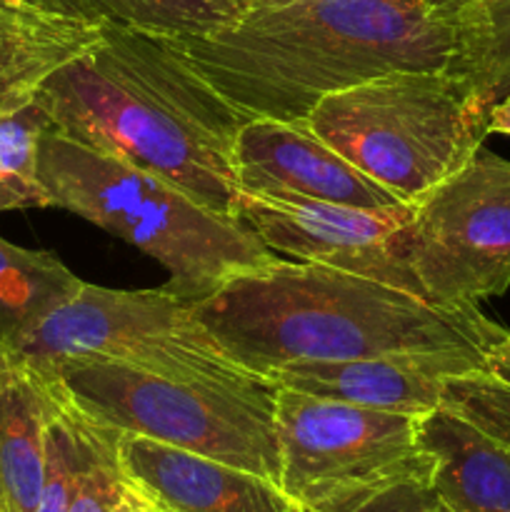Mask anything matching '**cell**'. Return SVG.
I'll return each instance as SVG.
<instances>
[{
    "mask_svg": "<svg viewBox=\"0 0 510 512\" xmlns=\"http://www.w3.org/2000/svg\"><path fill=\"white\" fill-rule=\"evenodd\" d=\"M35 100L75 143L233 215L235 140L250 118L190 68L175 38L103 25L88 50L38 85Z\"/></svg>",
    "mask_w": 510,
    "mask_h": 512,
    "instance_id": "1",
    "label": "cell"
},
{
    "mask_svg": "<svg viewBox=\"0 0 510 512\" xmlns=\"http://www.w3.org/2000/svg\"><path fill=\"white\" fill-rule=\"evenodd\" d=\"M175 43L243 115L303 123L325 95L363 80L453 68L458 25L435 0H290Z\"/></svg>",
    "mask_w": 510,
    "mask_h": 512,
    "instance_id": "2",
    "label": "cell"
},
{
    "mask_svg": "<svg viewBox=\"0 0 510 512\" xmlns=\"http://www.w3.org/2000/svg\"><path fill=\"white\" fill-rule=\"evenodd\" d=\"M190 308L240 368L263 378L298 360L485 355L508 333L475 305L443 308L378 280L280 258Z\"/></svg>",
    "mask_w": 510,
    "mask_h": 512,
    "instance_id": "3",
    "label": "cell"
},
{
    "mask_svg": "<svg viewBox=\"0 0 510 512\" xmlns=\"http://www.w3.org/2000/svg\"><path fill=\"white\" fill-rule=\"evenodd\" d=\"M38 173L50 208H63L135 245L168 270L165 293L195 303L278 255L240 218L205 208L158 175L75 143L40 138Z\"/></svg>",
    "mask_w": 510,
    "mask_h": 512,
    "instance_id": "4",
    "label": "cell"
},
{
    "mask_svg": "<svg viewBox=\"0 0 510 512\" xmlns=\"http://www.w3.org/2000/svg\"><path fill=\"white\" fill-rule=\"evenodd\" d=\"M490 108L453 68L393 70L325 95L303 123L360 173L415 205L483 148Z\"/></svg>",
    "mask_w": 510,
    "mask_h": 512,
    "instance_id": "5",
    "label": "cell"
},
{
    "mask_svg": "<svg viewBox=\"0 0 510 512\" xmlns=\"http://www.w3.org/2000/svg\"><path fill=\"white\" fill-rule=\"evenodd\" d=\"M88 418L280 480L273 380H180L110 360H60L35 370Z\"/></svg>",
    "mask_w": 510,
    "mask_h": 512,
    "instance_id": "6",
    "label": "cell"
},
{
    "mask_svg": "<svg viewBox=\"0 0 510 512\" xmlns=\"http://www.w3.org/2000/svg\"><path fill=\"white\" fill-rule=\"evenodd\" d=\"M418 418L278 388V485L305 512H350L395 485H430Z\"/></svg>",
    "mask_w": 510,
    "mask_h": 512,
    "instance_id": "7",
    "label": "cell"
},
{
    "mask_svg": "<svg viewBox=\"0 0 510 512\" xmlns=\"http://www.w3.org/2000/svg\"><path fill=\"white\" fill-rule=\"evenodd\" d=\"M5 350L33 370L93 358L180 380L255 378L220 348L190 303L163 288L110 290L83 283Z\"/></svg>",
    "mask_w": 510,
    "mask_h": 512,
    "instance_id": "8",
    "label": "cell"
},
{
    "mask_svg": "<svg viewBox=\"0 0 510 512\" xmlns=\"http://www.w3.org/2000/svg\"><path fill=\"white\" fill-rule=\"evenodd\" d=\"M405 255L425 300L478 308L510 288V163L480 148L425 193L405 223Z\"/></svg>",
    "mask_w": 510,
    "mask_h": 512,
    "instance_id": "9",
    "label": "cell"
},
{
    "mask_svg": "<svg viewBox=\"0 0 510 512\" xmlns=\"http://www.w3.org/2000/svg\"><path fill=\"white\" fill-rule=\"evenodd\" d=\"M405 208H355L305 198H268L238 190L233 215L273 253L328 265L423 298L405 255Z\"/></svg>",
    "mask_w": 510,
    "mask_h": 512,
    "instance_id": "10",
    "label": "cell"
},
{
    "mask_svg": "<svg viewBox=\"0 0 510 512\" xmlns=\"http://www.w3.org/2000/svg\"><path fill=\"white\" fill-rule=\"evenodd\" d=\"M238 190L268 198H305L355 208H405L360 173L305 123L250 118L235 140Z\"/></svg>",
    "mask_w": 510,
    "mask_h": 512,
    "instance_id": "11",
    "label": "cell"
},
{
    "mask_svg": "<svg viewBox=\"0 0 510 512\" xmlns=\"http://www.w3.org/2000/svg\"><path fill=\"white\" fill-rule=\"evenodd\" d=\"M135 493L163 512H305L275 480L143 435L118 438Z\"/></svg>",
    "mask_w": 510,
    "mask_h": 512,
    "instance_id": "12",
    "label": "cell"
},
{
    "mask_svg": "<svg viewBox=\"0 0 510 512\" xmlns=\"http://www.w3.org/2000/svg\"><path fill=\"white\" fill-rule=\"evenodd\" d=\"M485 370L480 353H408L355 360H298L270 370L278 388L388 413L438 410L445 378Z\"/></svg>",
    "mask_w": 510,
    "mask_h": 512,
    "instance_id": "13",
    "label": "cell"
},
{
    "mask_svg": "<svg viewBox=\"0 0 510 512\" xmlns=\"http://www.w3.org/2000/svg\"><path fill=\"white\" fill-rule=\"evenodd\" d=\"M55 410L53 383L0 345V512H35Z\"/></svg>",
    "mask_w": 510,
    "mask_h": 512,
    "instance_id": "14",
    "label": "cell"
},
{
    "mask_svg": "<svg viewBox=\"0 0 510 512\" xmlns=\"http://www.w3.org/2000/svg\"><path fill=\"white\" fill-rule=\"evenodd\" d=\"M418 435L440 503L453 512H510V445L440 408L420 415Z\"/></svg>",
    "mask_w": 510,
    "mask_h": 512,
    "instance_id": "15",
    "label": "cell"
},
{
    "mask_svg": "<svg viewBox=\"0 0 510 512\" xmlns=\"http://www.w3.org/2000/svg\"><path fill=\"white\" fill-rule=\"evenodd\" d=\"M100 23L48 13L28 3H0V105L25 103L53 70L88 50Z\"/></svg>",
    "mask_w": 510,
    "mask_h": 512,
    "instance_id": "16",
    "label": "cell"
},
{
    "mask_svg": "<svg viewBox=\"0 0 510 512\" xmlns=\"http://www.w3.org/2000/svg\"><path fill=\"white\" fill-rule=\"evenodd\" d=\"M33 8L163 38H203L238 23L250 0H23Z\"/></svg>",
    "mask_w": 510,
    "mask_h": 512,
    "instance_id": "17",
    "label": "cell"
},
{
    "mask_svg": "<svg viewBox=\"0 0 510 512\" xmlns=\"http://www.w3.org/2000/svg\"><path fill=\"white\" fill-rule=\"evenodd\" d=\"M83 288L63 260L0 238V345L8 348L40 318Z\"/></svg>",
    "mask_w": 510,
    "mask_h": 512,
    "instance_id": "18",
    "label": "cell"
},
{
    "mask_svg": "<svg viewBox=\"0 0 510 512\" xmlns=\"http://www.w3.org/2000/svg\"><path fill=\"white\" fill-rule=\"evenodd\" d=\"M455 73L470 78L485 100L510 95V0H465L455 10Z\"/></svg>",
    "mask_w": 510,
    "mask_h": 512,
    "instance_id": "19",
    "label": "cell"
},
{
    "mask_svg": "<svg viewBox=\"0 0 510 512\" xmlns=\"http://www.w3.org/2000/svg\"><path fill=\"white\" fill-rule=\"evenodd\" d=\"M53 120L35 95L18 105H0V213L50 208L40 183V138L53 130Z\"/></svg>",
    "mask_w": 510,
    "mask_h": 512,
    "instance_id": "20",
    "label": "cell"
},
{
    "mask_svg": "<svg viewBox=\"0 0 510 512\" xmlns=\"http://www.w3.org/2000/svg\"><path fill=\"white\" fill-rule=\"evenodd\" d=\"M85 415V413H83ZM88 455L68 512H135L145 503L118 460L120 430L88 418Z\"/></svg>",
    "mask_w": 510,
    "mask_h": 512,
    "instance_id": "21",
    "label": "cell"
},
{
    "mask_svg": "<svg viewBox=\"0 0 510 512\" xmlns=\"http://www.w3.org/2000/svg\"><path fill=\"white\" fill-rule=\"evenodd\" d=\"M58 410L48 428V445H45V473L35 512H68L88 455V420L83 410L75 408L58 390Z\"/></svg>",
    "mask_w": 510,
    "mask_h": 512,
    "instance_id": "22",
    "label": "cell"
},
{
    "mask_svg": "<svg viewBox=\"0 0 510 512\" xmlns=\"http://www.w3.org/2000/svg\"><path fill=\"white\" fill-rule=\"evenodd\" d=\"M438 408L488 438L510 445V385L493 378L488 370L445 378Z\"/></svg>",
    "mask_w": 510,
    "mask_h": 512,
    "instance_id": "23",
    "label": "cell"
},
{
    "mask_svg": "<svg viewBox=\"0 0 510 512\" xmlns=\"http://www.w3.org/2000/svg\"><path fill=\"white\" fill-rule=\"evenodd\" d=\"M433 503V488H430L428 483L410 480V483L395 485V488L385 490L378 498L368 500V503L350 512H430Z\"/></svg>",
    "mask_w": 510,
    "mask_h": 512,
    "instance_id": "24",
    "label": "cell"
},
{
    "mask_svg": "<svg viewBox=\"0 0 510 512\" xmlns=\"http://www.w3.org/2000/svg\"><path fill=\"white\" fill-rule=\"evenodd\" d=\"M485 370H488L493 378L510 385V333H505L503 338L495 340V343L485 350Z\"/></svg>",
    "mask_w": 510,
    "mask_h": 512,
    "instance_id": "25",
    "label": "cell"
},
{
    "mask_svg": "<svg viewBox=\"0 0 510 512\" xmlns=\"http://www.w3.org/2000/svg\"><path fill=\"white\" fill-rule=\"evenodd\" d=\"M498 133V135H508L510 138V95L500 98L498 103H493L488 115V135Z\"/></svg>",
    "mask_w": 510,
    "mask_h": 512,
    "instance_id": "26",
    "label": "cell"
},
{
    "mask_svg": "<svg viewBox=\"0 0 510 512\" xmlns=\"http://www.w3.org/2000/svg\"><path fill=\"white\" fill-rule=\"evenodd\" d=\"M283 3H290V0H250L253 8H270V5H283Z\"/></svg>",
    "mask_w": 510,
    "mask_h": 512,
    "instance_id": "27",
    "label": "cell"
},
{
    "mask_svg": "<svg viewBox=\"0 0 510 512\" xmlns=\"http://www.w3.org/2000/svg\"><path fill=\"white\" fill-rule=\"evenodd\" d=\"M435 3H440V5H445V8H450L455 13V10L460 8V5L465 3V0H435Z\"/></svg>",
    "mask_w": 510,
    "mask_h": 512,
    "instance_id": "28",
    "label": "cell"
},
{
    "mask_svg": "<svg viewBox=\"0 0 510 512\" xmlns=\"http://www.w3.org/2000/svg\"><path fill=\"white\" fill-rule=\"evenodd\" d=\"M430 512H453V510H450L445 503H440L438 495H435V503H433V508H430Z\"/></svg>",
    "mask_w": 510,
    "mask_h": 512,
    "instance_id": "29",
    "label": "cell"
},
{
    "mask_svg": "<svg viewBox=\"0 0 510 512\" xmlns=\"http://www.w3.org/2000/svg\"><path fill=\"white\" fill-rule=\"evenodd\" d=\"M135 512H163V510H158V508H153V505L143 503V505H140V508H138V510H135Z\"/></svg>",
    "mask_w": 510,
    "mask_h": 512,
    "instance_id": "30",
    "label": "cell"
},
{
    "mask_svg": "<svg viewBox=\"0 0 510 512\" xmlns=\"http://www.w3.org/2000/svg\"><path fill=\"white\" fill-rule=\"evenodd\" d=\"M0 3H10V5H15V3H23V0H0Z\"/></svg>",
    "mask_w": 510,
    "mask_h": 512,
    "instance_id": "31",
    "label": "cell"
}]
</instances>
